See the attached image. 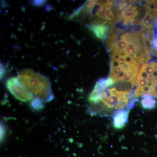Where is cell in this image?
<instances>
[{
	"label": "cell",
	"instance_id": "cell-14",
	"mask_svg": "<svg viewBox=\"0 0 157 157\" xmlns=\"http://www.w3.org/2000/svg\"><path fill=\"white\" fill-rule=\"evenodd\" d=\"M47 1H32L31 3L32 5L36 7H41L45 5Z\"/></svg>",
	"mask_w": 157,
	"mask_h": 157
},
{
	"label": "cell",
	"instance_id": "cell-3",
	"mask_svg": "<svg viewBox=\"0 0 157 157\" xmlns=\"http://www.w3.org/2000/svg\"><path fill=\"white\" fill-rule=\"evenodd\" d=\"M115 19V13L113 9L105 6L104 1H102L101 9L92 24L100 23L112 26Z\"/></svg>",
	"mask_w": 157,
	"mask_h": 157
},
{
	"label": "cell",
	"instance_id": "cell-12",
	"mask_svg": "<svg viewBox=\"0 0 157 157\" xmlns=\"http://www.w3.org/2000/svg\"><path fill=\"white\" fill-rule=\"evenodd\" d=\"M121 57L119 51H112L110 54V61H117Z\"/></svg>",
	"mask_w": 157,
	"mask_h": 157
},
{
	"label": "cell",
	"instance_id": "cell-19",
	"mask_svg": "<svg viewBox=\"0 0 157 157\" xmlns=\"http://www.w3.org/2000/svg\"><path fill=\"white\" fill-rule=\"evenodd\" d=\"M151 45L155 51L157 52V38H154L152 41Z\"/></svg>",
	"mask_w": 157,
	"mask_h": 157
},
{
	"label": "cell",
	"instance_id": "cell-4",
	"mask_svg": "<svg viewBox=\"0 0 157 157\" xmlns=\"http://www.w3.org/2000/svg\"><path fill=\"white\" fill-rule=\"evenodd\" d=\"M87 27L90 31L99 40L104 41L109 36L110 31L109 26L107 25L97 23L89 25Z\"/></svg>",
	"mask_w": 157,
	"mask_h": 157
},
{
	"label": "cell",
	"instance_id": "cell-10",
	"mask_svg": "<svg viewBox=\"0 0 157 157\" xmlns=\"http://www.w3.org/2000/svg\"><path fill=\"white\" fill-rule=\"evenodd\" d=\"M151 59V53L150 52H144L137 60L140 64H144L147 63Z\"/></svg>",
	"mask_w": 157,
	"mask_h": 157
},
{
	"label": "cell",
	"instance_id": "cell-7",
	"mask_svg": "<svg viewBox=\"0 0 157 157\" xmlns=\"http://www.w3.org/2000/svg\"><path fill=\"white\" fill-rule=\"evenodd\" d=\"M140 101V105L143 109L151 110L155 109L157 106V101L155 98L150 95H144Z\"/></svg>",
	"mask_w": 157,
	"mask_h": 157
},
{
	"label": "cell",
	"instance_id": "cell-16",
	"mask_svg": "<svg viewBox=\"0 0 157 157\" xmlns=\"http://www.w3.org/2000/svg\"><path fill=\"white\" fill-rule=\"evenodd\" d=\"M124 59L126 62L127 63L129 64H132L133 62H135V60H136L134 58H133V57L130 56V55L128 54H127L126 56H125Z\"/></svg>",
	"mask_w": 157,
	"mask_h": 157
},
{
	"label": "cell",
	"instance_id": "cell-15",
	"mask_svg": "<svg viewBox=\"0 0 157 157\" xmlns=\"http://www.w3.org/2000/svg\"><path fill=\"white\" fill-rule=\"evenodd\" d=\"M146 3L151 8L157 9V1H146Z\"/></svg>",
	"mask_w": 157,
	"mask_h": 157
},
{
	"label": "cell",
	"instance_id": "cell-6",
	"mask_svg": "<svg viewBox=\"0 0 157 157\" xmlns=\"http://www.w3.org/2000/svg\"><path fill=\"white\" fill-rule=\"evenodd\" d=\"M130 109H124L116 112L113 117V124L115 128L121 129L124 128L128 122Z\"/></svg>",
	"mask_w": 157,
	"mask_h": 157
},
{
	"label": "cell",
	"instance_id": "cell-20",
	"mask_svg": "<svg viewBox=\"0 0 157 157\" xmlns=\"http://www.w3.org/2000/svg\"><path fill=\"white\" fill-rule=\"evenodd\" d=\"M153 31L155 38H157V18L154 24Z\"/></svg>",
	"mask_w": 157,
	"mask_h": 157
},
{
	"label": "cell",
	"instance_id": "cell-11",
	"mask_svg": "<svg viewBox=\"0 0 157 157\" xmlns=\"http://www.w3.org/2000/svg\"><path fill=\"white\" fill-rule=\"evenodd\" d=\"M122 70V69L121 66L117 67L110 69L109 77H111V78H113L114 76L118 75V74L120 73V72H121Z\"/></svg>",
	"mask_w": 157,
	"mask_h": 157
},
{
	"label": "cell",
	"instance_id": "cell-17",
	"mask_svg": "<svg viewBox=\"0 0 157 157\" xmlns=\"http://www.w3.org/2000/svg\"><path fill=\"white\" fill-rule=\"evenodd\" d=\"M6 73V68L4 64L1 63V79H2L5 77Z\"/></svg>",
	"mask_w": 157,
	"mask_h": 157
},
{
	"label": "cell",
	"instance_id": "cell-18",
	"mask_svg": "<svg viewBox=\"0 0 157 157\" xmlns=\"http://www.w3.org/2000/svg\"><path fill=\"white\" fill-rule=\"evenodd\" d=\"M120 66V65L118 61H110V69L117 67Z\"/></svg>",
	"mask_w": 157,
	"mask_h": 157
},
{
	"label": "cell",
	"instance_id": "cell-8",
	"mask_svg": "<svg viewBox=\"0 0 157 157\" xmlns=\"http://www.w3.org/2000/svg\"><path fill=\"white\" fill-rule=\"evenodd\" d=\"M44 102L39 98H34L30 102L31 107L36 110H40L44 107Z\"/></svg>",
	"mask_w": 157,
	"mask_h": 157
},
{
	"label": "cell",
	"instance_id": "cell-5",
	"mask_svg": "<svg viewBox=\"0 0 157 157\" xmlns=\"http://www.w3.org/2000/svg\"><path fill=\"white\" fill-rule=\"evenodd\" d=\"M147 7L145 14L142 17L140 24L144 29L147 30H153V24L157 16V9L151 8L147 5Z\"/></svg>",
	"mask_w": 157,
	"mask_h": 157
},
{
	"label": "cell",
	"instance_id": "cell-2",
	"mask_svg": "<svg viewBox=\"0 0 157 157\" xmlns=\"http://www.w3.org/2000/svg\"><path fill=\"white\" fill-rule=\"evenodd\" d=\"M6 85L9 92L17 100L25 102L33 99V94L19 82L17 78H9L6 82Z\"/></svg>",
	"mask_w": 157,
	"mask_h": 157
},
{
	"label": "cell",
	"instance_id": "cell-1",
	"mask_svg": "<svg viewBox=\"0 0 157 157\" xmlns=\"http://www.w3.org/2000/svg\"><path fill=\"white\" fill-rule=\"evenodd\" d=\"M17 78L34 98H39L44 103L54 99L50 82L47 76L28 69L21 71Z\"/></svg>",
	"mask_w": 157,
	"mask_h": 157
},
{
	"label": "cell",
	"instance_id": "cell-21",
	"mask_svg": "<svg viewBox=\"0 0 157 157\" xmlns=\"http://www.w3.org/2000/svg\"><path fill=\"white\" fill-rule=\"evenodd\" d=\"M118 61L119 63V64L121 66H123L124 64H125L126 63V62L125 61V60L124 58L121 57L119 59Z\"/></svg>",
	"mask_w": 157,
	"mask_h": 157
},
{
	"label": "cell",
	"instance_id": "cell-9",
	"mask_svg": "<svg viewBox=\"0 0 157 157\" xmlns=\"http://www.w3.org/2000/svg\"><path fill=\"white\" fill-rule=\"evenodd\" d=\"M128 42L124 40H120L116 43L115 48L113 51H125Z\"/></svg>",
	"mask_w": 157,
	"mask_h": 157
},
{
	"label": "cell",
	"instance_id": "cell-13",
	"mask_svg": "<svg viewBox=\"0 0 157 157\" xmlns=\"http://www.w3.org/2000/svg\"><path fill=\"white\" fill-rule=\"evenodd\" d=\"M6 127L4 125L3 123H1V142H3L5 137H6Z\"/></svg>",
	"mask_w": 157,
	"mask_h": 157
}]
</instances>
